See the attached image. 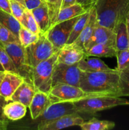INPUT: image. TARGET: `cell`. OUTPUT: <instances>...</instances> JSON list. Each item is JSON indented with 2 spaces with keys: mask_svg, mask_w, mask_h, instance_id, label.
Instances as JSON below:
<instances>
[{
  "mask_svg": "<svg viewBox=\"0 0 129 130\" xmlns=\"http://www.w3.org/2000/svg\"><path fill=\"white\" fill-rule=\"evenodd\" d=\"M119 73L120 72L117 69L115 71L94 72L81 71L80 88L89 96L110 95L120 96Z\"/></svg>",
  "mask_w": 129,
  "mask_h": 130,
  "instance_id": "cell-1",
  "label": "cell"
},
{
  "mask_svg": "<svg viewBox=\"0 0 129 130\" xmlns=\"http://www.w3.org/2000/svg\"><path fill=\"white\" fill-rule=\"evenodd\" d=\"M94 7L98 24L115 32L118 24L126 20L129 0H98Z\"/></svg>",
  "mask_w": 129,
  "mask_h": 130,
  "instance_id": "cell-2",
  "label": "cell"
},
{
  "mask_svg": "<svg viewBox=\"0 0 129 130\" xmlns=\"http://www.w3.org/2000/svg\"><path fill=\"white\" fill-rule=\"evenodd\" d=\"M78 113L94 114L97 112L121 105H129V100L120 96L92 95L73 102Z\"/></svg>",
  "mask_w": 129,
  "mask_h": 130,
  "instance_id": "cell-3",
  "label": "cell"
},
{
  "mask_svg": "<svg viewBox=\"0 0 129 130\" xmlns=\"http://www.w3.org/2000/svg\"><path fill=\"white\" fill-rule=\"evenodd\" d=\"M58 52L46 60L38 63L33 69V86L37 91L49 93L52 88V78L57 62Z\"/></svg>",
  "mask_w": 129,
  "mask_h": 130,
  "instance_id": "cell-4",
  "label": "cell"
},
{
  "mask_svg": "<svg viewBox=\"0 0 129 130\" xmlns=\"http://www.w3.org/2000/svg\"><path fill=\"white\" fill-rule=\"evenodd\" d=\"M25 51L27 63L32 69L38 63L47 60L58 52L48 39L46 33L39 34V39L25 48Z\"/></svg>",
  "mask_w": 129,
  "mask_h": 130,
  "instance_id": "cell-5",
  "label": "cell"
},
{
  "mask_svg": "<svg viewBox=\"0 0 129 130\" xmlns=\"http://www.w3.org/2000/svg\"><path fill=\"white\" fill-rule=\"evenodd\" d=\"M2 46L11 57L18 74L24 79V81L33 85V69L27 63L25 48L20 44V41Z\"/></svg>",
  "mask_w": 129,
  "mask_h": 130,
  "instance_id": "cell-6",
  "label": "cell"
},
{
  "mask_svg": "<svg viewBox=\"0 0 129 130\" xmlns=\"http://www.w3.org/2000/svg\"><path fill=\"white\" fill-rule=\"evenodd\" d=\"M81 71L77 64L66 65L56 62L52 78V86L67 84L80 87Z\"/></svg>",
  "mask_w": 129,
  "mask_h": 130,
  "instance_id": "cell-7",
  "label": "cell"
},
{
  "mask_svg": "<svg viewBox=\"0 0 129 130\" xmlns=\"http://www.w3.org/2000/svg\"><path fill=\"white\" fill-rule=\"evenodd\" d=\"M79 17L80 16H78L54 24L46 33L48 39L57 51L61 49L65 45L73 25Z\"/></svg>",
  "mask_w": 129,
  "mask_h": 130,
  "instance_id": "cell-8",
  "label": "cell"
},
{
  "mask_svg": "<svg viewBox=\"0 0 129 130\" xmlns=\"http://www.w3.org/2000/svg\"><path fill=\"white\" fill-rule=\"evenodd\" d=\"M48 95L51 104L60 102H74L89 96L80 87L67 84H58L53 86Z\"/></svg>",
  "mask_w": 129,
  "mask_h": 130,
  "instance_id": "cell-9",
  "label": "cell"
},
{
  "mask_svg": "<svg viewBox=\"0 0 129 130\" xmlns=\"http://www.w3.org/2000/svg\"><path fill=\"white\" fill-rule=\"evenodd\" d=\"M78 113L73 102H60L53 103L46 108L44 112L35 119L39 123L52 121L67 114Z\"/></svg>",
  "mask_w": 129,
  "mask_h": 130,
  "instance_id": "cell-10",
  "label": "cell"
},
{
  "mask_svg": "<svg viewBox=\"0 0 129 130\" xmlns=\"http://www.w3.org/2000/svg\"><path fill=\"white\" fill-rule=\"evenodd\" d=\"M84 122L83 118L78 113L67 114L52 121L45 123H39L38 130H58L68 127L80 126Z\"/></svg>",
  "mask_w": 129,
  "mask_h": 130,
  "instance_id": "cell-11",
  "label": "cell"
},
{
  "mask_svg": "<svg viewBox=\"0 0 129 130\" xmlns=\"http://www.w3.org/2000/svg\"><path fill=\"white\" fill-rule=\"evenodd\" d=\"M116 34L114 30L102 26L97 23L92 36L85 44V50L87 51L91 47L97 44L114 43L116 44Z\"/></svg>",
  "mask_w": 129,
  "mask_h": 130,
  "instance_id": "cell-12",
  "label": "cell"
},
{
  "mask_svg": "<svg viewBox=\"0 0 129 130\" xmlns=\"http://www.w3.org/2000/svg\"><path fill=\"white\" fill-rule=\"evenodd\" d=\"M24 79L17 73L6 71V74L0 85V95L10 102V99Z\"/></svg>",
  "mask_w": 129,
  "mask_h": 130,
  "instance_id": "cell-13",
  "label": "cell"
},
{
  "mask_svg": "<svg viewBox=\"0 0 129 130\" xmlns=\"http://www.w3.org/2000/svg\"><path fill=\"white\" fill-rule=\"evenodd\" d=\"M97 23L98 22H97V20L96 10L94 6H93L92 8L90 9V14L88 21H87L86 25H85L81 34L72 44H69V45H72L73 46L77 47L85 52V44H86V43L88 41L89 39L92 36Z\"/></svg>",
  "mask_w": 129,
  "mask_h": 130,
  "instance_id": "cell-14",
  "label": "cell"
},
{
  "mask_svg": "<svg viewBox=\"0 0 129 130\" xmlns=\"http://www.w3.org/2000/svg\"><path fill=\"white\" fill-rule=\"evenodd\" d=\"M84 56V51L72 45H64L59 50L57 62L70 66L77 64Z\"/></svg>",
  "mask_w": 129,
  "mask_h": 130,
  "instance_id": "cell-15",
  "label": "cell"
},
{
  "mask_svg": "<svg viewBox=\"0 0 129 130\" xmlns=\"http://www.w3.org/2000/svg\"><path fill=\"white\" fill-rule=\"evenodd\" d=\"M50 104L51 102L49 95L37 90L29 107L32 119L33 120L37 119Z\"/></svg>",
  "mask_w": 129,
  "mask_h": 130,
  "instance_id": "cell-16",
  "label": "cell"
},
{
  "mask_svg": "<svg viewBox=\"0 0 129 130\" xmlns=\"http://www.w3.org/2000/svg\"><path fill=\"white\" fill-rule=\"evenodd\" d=\"M80 70L84 72H100V71H115L116 69L109 67L104 62L96 57L84 56L83 58L77 63Z\"/></svg>",
  "mask_w": 129,
  "mask_h": 130,
  "instance_id": "cell-17",
  "label": "cell"
},
{
  "mask_svg": "<svg viewBox=\"0 0 129 130\" xmlns=\"http://www.w3.org/2000/svg\"><path fill=\"white\" fill-rule=\"evenodd\" d=\"M36 91L32 85L24 81L13 94L10 101L19 102L29 107Z\"/></svg>",
  "mask_w": 129,
  "mask_h": 130,
  "instance_id": "cell-18",
  "label": "cell"
},
{
  "mask_svg": "<svg viewBox=\"0 0 129 130\" xmlns=\"http://www.w3.org/2000/svg\"><path fill=\"white\" fill-rule=\"evenodd\" d=\"M33 15L39 27L40 34H45L51 27V20L49 13V8L46 2L32 10Z\"/></svg>",
  "mask_w": 129,
  "mask_h": 130,
  "instance_id": "cell-19",
  "label": "cell"
},
{
  "mask_svg": "<svg viewBox=\"0 0 129 130\" xmlns=\"http://www.w3.org/2000/svg\"><path fill=\"white\" fill-rule=\"evenodd\" d=\"M27 107L26 105L19 102L10 101L4 106L3 113L8 119L16 121L25 116Z\"/></svg>",
  "mask_w": 129,
  "mask_h": 130,
  "instance_id": "cell-20",
  "label": "cell"
},
{
  "mask_svg": "<svg viewBox=\"0 0 129 130\" xmlns=\"http://www.w3.org/2000/svg\"><path fill=\"white\" fill-rule=\"evenodd\" d=\"M117 50L114 43L97 44L91 47L85 52L87 57H116Z\"/></svg>",
  "mask_w": 129,
  "mask_h": 130,
  "instance_id": "cell-21",
  "label": "cell"
},
{
  "mask_svg": "<svg viewBox=\"0 0 129 130\" xmlns=\"http://www.w3.org/2000/svg\"><path fill=\"white\" fill-rule=\"evenodd\" d=\"M87 11L88 10H86L82 5L77 3L70 6L61 9L53 25L63 21H65V20H70L73 18L80 16Z\"/></svg>",
  "mask_w": 129,
  "mask_h": 130,
  "instance_id": "cell-22",
  "label": "cell"
},
{
  "mask_svg": "<svg viewBox=\"0 0 129 130\" xmlns=\"http://www.w3.org/2000/svg\"><path fill=\"white\" fill-rule=\"evenodd\" d=\"M117 51L128 49V34L126 20L121 22L115 30Z\"/></svg>",
  "mask_w": 129,
  "mask_h": 130,
  "instance_id": "cell-23",
  "label": "cell"
},
{
  "mask_svg": "<svg viewBox=\"0 0 129 130\" xmlns=\"http://www.w3.org/2000/svg\"><path fill=\"white\" fill-rule=\"evenodd\" d=\"M0 24L11 30L18 38L21 24L12 14L0 9Z\"/></svg>",
  "mask_w": 129,
  "mask_h": 130,
  "instance_id": "cell-24",
  "label": "cell"
},
{
  "mask_svg": "<svg viewBox=\"0 0 129 130\" xmlns=\"http://www.w3.org/2000/svg\"><path fill=\"white\" fill-rule=\"evenodd\" d=\"M79 126L83 130H108L115 128V123L110 121L92 118L89 121L83 122Z\"/></svg>",
  "mask_w": 129,
  "mask_h": 130,
  "instance_id": "cell-25",
  "label": "cell"
},
{
  "mask_svg": "<svg viewBox=\"0 0 129 130\" xmlns=\"http://www.w3.org/2000/svg\"><path fill=\"white\" fill-rule=\"evenodd\" d=\"M89 14L90 10L86 11L83 15L80 16L79 19L77 20V21L76 22V23L73 25V29L71 31L70 36L65 45H69V44H72L78 38L80 34L82 32V30L84 28L85 25H86L87 21H88Z\"/></svg>",
  "mask_w": 129,
  "mask_h": 130,
  "instance_id": "cell-26",
  "label": "cell"
},
{
  "mask_svg": "<svg viewBox=\"0 0 129 130\" xmlns=\"http://www.w3.org/2000/svg\"><path fill=\"white\" fill-rule=\"evenodd\" d=\"M39 38V34L32 32L21 25V28L18 32V39L20 44L24 48H26L28 46L36 41Z\"/></svg>",
  "mask_w": 129,
  "mask_h": 130,
  "instance_id": "cell-27",
  "label": "cell"
},
{
  "mask_svg": "<svg viewBox=\"0 0 129 130\" xmlns=\"http://www.w3.org/2000/svg\"><path fill=\"white\" fill-rule=\"evenodd\" d=\"M20 22L22 26L25 27L32 32L37 34H40V30L37 22L32 13V11L30 10L26 9Z\"/></svg>",
  "mask_w": 129,
  "mask_h": 130,
  "instance_id": "cell-28",
  "label": "cell"
},
{
  "mask_svg": "<svg viewBox=\"0 0 129 130\" xmlns=\"http://www.w3.org/2000/svg\"><path fill=\"white\" fill-rule=\"evenodd\" d=\"M0 63L5 71L18 74L11 57L8 54L1 44H0Z\"/></svg>",
  "mask_w": 129,
  "mask_h": 130,
  "instance_id": "cell-29",
  "label": "cell"
},
{
  "mask_svg": "<svg viewBox=\"0 0 129 130\" xmlns=\"http://www.w3.org/2000/svg\"><path fill=\"white\" fill-rule=\"evenodd\" d=\"M19 41V39L11 30L0 24V44L2 45Z\"/></svg>",
  "mask_w": 129,
  "mask_h": 130,
  "instance_id": "cell-30",
  "label": "cell"
},
{
  "mask_svg": "<svg viewBox=\"0 0 129 130\" xmlns=\"http://www.w3.org/2000/svg\"><path fill=\"white\" fill-rule=\"evenodd\" d=\"M120 73V96H129V68L119 71Z\"/></svg>",
  "mask_w": 129,
  "mask_h": 130,
  "instance_id": "cell-31",
  "label": "cell"
},
{
  "mask_svg": "<svg viewBox=\"0 0 129 130\" xmlns=\"http://www.w3.org/2000/svg\"><path fill=\"white\" fill-rule=\"evenodd\" d=\"M117 58V68L118 71L129 68V50L117 51L116 55Z\"/></svg>",
  "mask_w": 129,
  "mask_h": 130,
  "instance_id": "cell-32",
  "label": "cell"
},
{
  "mask_svg": "<svg viewBox=\"0 0 129 130\" xmlns=\"http://www.w3.org/2000/svg\"><path fill=\"white\" fill-rule=\"evenodd\" d=\"M10 8H11V13L20 22L22 20L24 12L26 10V7L24 5L21 4L15 0H10Z\"/></svg>",
  "mask_w": 129,
  "mask_h": 130,
  "instance_id": "cell-33",
  "label": "cell"
},
{
  "mask_svg": "<svg viewBox=\"0 0 129 130\" xmlns=\"http://www.w3.org/2000/svg\"><path fill=\"white\" fill-rule=\"evenodd\" d=\"M24 2H25V6L26 8L32 11L42 5L43 2H44V1L43 0H24Z\"/></svg>",
  "mask_w": 129,
  "mask_h": 130,
  "instance_id": "cell-34",
  "label": "cell"
},
{
  "mask_svg": "<svg viewBox=\"0 0 129 130\" xmlns=\"http://www.w3.org/2000/svg\"><path fill=\"white\" fill-rule=\"evenodd\" d=\"M98 0H77V3L82 5L87 10H89L92 8Z\"/></svg>",
  "mask_w": 129,
  "mask_h": 130,
  "instance_id": "cell-35",
  "label": "cell"
},
{
  "mask_svg": "<svg viewBox=\"0 0 129 130\" xmlns=\"http://www.w3.org/2000/svg\"><path fill=\"white\" fill-rule=\"evenodd\" d=\"M8 102L6 101L5 98L3 97L2 96L0 95V120L2 121H8L7 118L5 116L3 113V107L5 104H6Z\"/></svg>",
  "mask_w": 129,
  "mask_h": 130,
  "instance_id": "cell-36",
  "label": "cell"
},
{
  "mask_svg": "<svg viewBox=\"0 0 129 130\" xmlns=\"http://www.w3.org/2000/svg\"><path fill=\"white\" fill-rule=\"evenodd\" d=\"M0 9L11 13L10 0H0Z\"/></svg>",
  "mask_w": 129,
  "mask_h": 130,
  "instance_id": "cell-37",
  "label": "cell"
},
{
  "mask_svg": "<svg viewBox=\"0 0 129 130\" xmlns=\"http://www.w3.org/2000/svg\"><path fill=\"white\" fill-rule=\"evenodd\" d=\"M75 3H77V0H62L61 9L70 6L72 5H75Z\"/></svg>",
  "mask_w": 129,
  "mask_h": 130,
  "instance_id": "cell-38",
  "label": "cell"
},
{
  "mask_svg": "<svg viewBox=\"0 0 129 130\" xmlns=\"http://www.w3.org/2000/svg\"><path fill=\"white\" fill-rule=\"evenodd\" d=\"M8 122V121H2L0 120V130H5L7 129Z\"/></svg>",
  "mask_w": 129,
  "mask_h": 130,
  "instance_id": "cell-39",
  "label": "cell"
},
{
  "mask_svg": "<svg viewBox=\"0 0 129 130\" xmlns=\"http://www.w3.org/2000/svg\"><path fill=\"white\" fill-rule=\"evenodd\" d=\"M6 74V71H0V85H1V82H2L3 79L4 77Z\"/></svg>",
  "mask_w": 129,
  "mask_h": 130,
  "instance_id": "cell-40",
  "label": "cell"
},
{
  "mask_svg": "<svg viewBox=\"0 0 129 130\" xmlns=\"http://www.w3.org/2000/svg\"><path fill=\"white\" fill-rule=\"evenodd\" d=\"M126 25H127V29H128V50H129V22H126Z\"/></svg>",
  "mask_w": 129,
  "mask_h": 130,
  "instance_id": "cell-41",
  "label": "cell"
},
{
  "mask_svg": "<svg viewBox=\"0 0 129 130\" xmlns=\"http://www.w3.org/2000/svg\"><path fill=\"white\" fill-rule=\"evenodd\" d=\"M15 1H18V2L22 4V5H24V6H25V2H24V0H15Z\"/></svg>",
  "mask_w": 129,
  "mask_h": 130,
  "instance_id": "cell-42",
  "label": "cell"
},
{
  "mask_svg": "<svg viewBox=\"0 0 129 130\" xmlns=\"http://www.w3.org/2000/svg\"><path fill=\"white\" fill-rule=\"evenodd\" d=\"M126 22H129V11H128V13L127 16H126Z\"/></svg>",
  "mask_w": 129,
  "mask_h": 130,
  "instance_id": "cell-43",
  "label": "cell"
},
{
  "mask_svg": "<svg viewBox=\"0 0 129 130\" xmlns=\"http://www.w3.org/2000/svg\"><path fill=\"white\" fill-rule=\"evenodd\" d=\"M0 71H5V70H4V69L3 68L2 66H1V63H0Z\"/></svg>",
  "mask_w": 129,
  "mask_h": 130,
  "instance_id": "cell-44",
  "label": "cell"
},
{
  "mask_svg": "<svg viewBox=\"0 0 129 130\" xmlns=\"http://www.w3.org/2000/svg\"><path fill=\"white\" fill-rule=\"evenodd\" d=\"M43 1H46V0H43Z\"/></svg>",
  "mask_w": 129,
  "mask_h": 130,
  "instance_id": "cell-45",
  "label": "cell"
}]
</instances>
